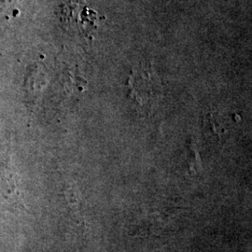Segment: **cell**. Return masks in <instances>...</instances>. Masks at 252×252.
Listing matches in <instances>:
<instances>
[{"label": "cell", "mask_w": 252, "mask_h": 252, "mask_svg": "<svg viewBox=\"0 0 252 252\" xmlns=\"http://www.w3.org/2000/svg\"><path fill=\"white\" fill-rule=\"evenodd\" d=\"M126 86L129 98L135 100L141 107L152 108L162 96L160 78L151 64L142 63L133 69Z\"/></svg>", "instance_id": "6da1fadb"}, {"label": "cell", "mask_w": 252, "mask_h": 252, "mask_svg": "<svg viewBox=\"0 0 252 252\" xmlns=\"http://www.w3.org/2000/svg\"><path fill=\"white\" fill-rule=\"evenodd\" d=\"M22 0H0V19L9 17V15L15 16L18 11L17 5Z\"/></svg>", "instance_id": "3957f363"}, {"label": "cell", "mask_w": 252, "mask_h": 252, "mask_svg": "<svg viewBox=\"0 0 252 252\" xmlns=\"http://www.w3.org/2000/svg\"><path fill=\"white\" fill-rule=\"evenodd\" d=\"M61 18L68 30L91 38L97 27L98 14L91 9L83 0H69L62 8Z\"/></svg>", "instance_id": "7a4b0ae2"}]
</instances>
